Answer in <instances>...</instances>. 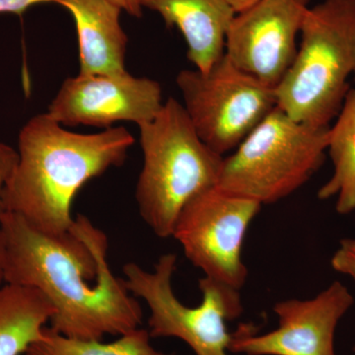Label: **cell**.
Masks as SVG:
<instances>
[{
  "label": "cell",
  "mask_w": 355,
  "mask_h": 355,
  "mask_svg": "<svg viewBox=\"0 0 355 355\" xmlns=\"http://www.w3.org/2000/svg\"><path fill=\"white\" fill-rule=\"evenodd\" d=\"M4 270H6V244H4L3 233L0 226V288L6 284Z\"/></svg>",
  "instance_id": "44dd1931"
},
{
  "label": "cell",
  "mask_w": 355,
  "mask_h": 355,
  "mask_svg": "<svg viewBox=\"0 0 355 355\" xmlns=\"http://www.w3.org/2000/svg\"><path fill=\"white\" fill-rule=\"evenodd\" d=\"M6 284L37 289L55 308L53 331L76 340H102L137 330L144 312L125 279L107 261L108 236L78 214L69 231L41 232L10 212L0 216Z\"/></svg>",
  "instance_id": "6da1fadb"
},
{
  "label": "cell",
  "mask_w": 355,
  "mask_h": 355,
  "mask_svg": "<svg viewBox=\"0 0 355 355\" xmlns=\"http://www.w3.org/2000/svg\"><path fill=\"white\" fill-rule=\"evenodd\" d=\"M354 299L342 282L307 300L288 299L273 307L279 328L257 335L253 324H240L231 334L229 352L246 355H336V327Z\"/></svg>",
  "instance_id": "9c48e42d"
},
{
  "label": "cell",
  "mask_w": 355,
  "mask_h": 355,
  "mask_svg": "<svg viewBox=\"0 0 355 355\" xmlns=\"http://www.w3.org/2000/svg\"><path fill=\"white\" fill-rule=\"evenodd\" d=\"M157 81L120 76H77L64 80L48 114L62 125L112 128L116 121L137 125L153 121L162 108Z\"/></svg>",
  "instance_id": "8fae6325"
},
{
  "label": "cell",
  "mask_w": 355,
  "mask_h": 355,
  "mask_svg": "<svg viewBox=\"0 0 355 355\" xmlns=\"http://www.w3.org/2000/svg\"><path fill=\"white\" fill-rule=\"evenodd\" d=\"M310 0H259L236 13L225 40L226 57L242 71L277 88L297 53Z\"/></svg>",
  "instance_id": "30bf717a"
},
{
  "label": "cell",
  "mask_w": 355,
  "mask_h": 355,
  "mask_svg": "<svg viewBox=\"0 0 355 355\" xmlns=\"http://www.w3.org/2000/svg\"><path fill=\"white\" fill-rule=\"evenodd\" d=\"M53 314V304L37 289L4 284L0 288V355H25Z\"/></svg>",
  "instance_id": "5bb4252c"
},
{
  "label": "cell",
  "mask_w": 355,
  "mask_h": 355,
  "mask_svg": "<svg viewBox=\"0 0 355 355\" xmlns=\"http://www.w3.org/2000/svg\"><path fill=\"white\" fill-rule=\"evenodd\" d=\"M112 3L120 7L121 10H125L133 17H141L142 7L140 6L139 0H109Z\"/></svg>",
  "instance_id": "ffe728a7"
},
{
  "label": "cell",
  "mask_w": 355,
  "mask_h": 355,
  "mask_svg": "<svg viewBox=\"0 0 355 355\" xmlns=\"http://www.w3.org/2000/svg\"><path fill=\"white\" fill-rule=\"evenodd\" d=\"M331 268L355 282V238H345L331 257Z\"/></svg>",
  "instance_id": "e0dca14e"
},
{
  "label": "cell",
  "mask_w": 355,
  "mask_h": 355,
  "mask_svg": "<svg viewBox=\"0 0 355 355\" xmlns=\"http://www.w3.org/2000/svg\"><path fill=\"white\" fill-rule=\"evenodd\" d=\"M139 132L144 158L135 190L139 214L157 237H172L184 205L217 186L224 157L200 139L174 98L139 125Z\"/></svg>",
  "instance_id": "3957f363"
},
{
  "label": "cell",
  "mask_w": 355,
  "mask_h": 355,
  "mask_svg": "<svg viewBox=\"0 0 355 355\" xmlns=\"http://www.w3.org/2000/svg\"><path fill=\"white\" fill-rule=\"evenodd\" d=\"M300 34L294 62L275 89L277 107L298 123L330 127L355 69V0L309 7Z\"/></svg>",
  "instance_id": "277c9868"
},
{
  "label": "cell",
  "mask_w": 355,
  "mask_h": 355,
  "mask_svg": "<svg viewBox=\"0 0 355 355\" xmlns=\"http://www.w3.org/2000/svg\"><path fill=\"white\" fill-rule=\"evenodd\" d=\"M133 144L125 128L83 135L65 130L48 113L33 116L18 137L19 158L4 188V212L46 234L67 232L76 193L93 178L123 165Z\"/></svg>",
  "instance_id": "7a4b0ae2"
},
{
  "label": "cell",
  "mask_w": 355,
  "mask_h": 355,
  "mask_svg": "<svg viewBox=\"0 0 355 355\" xmlns=\"http://www.w3.org/2000/svg\"><path fill=\"white\" fill-rule=\"evenodd\" d=\"M176 81L193 128L219 155L237 148L277 107L275 89L238 69L225 53L207 71L182 70Z\"/></svg>",
  "instance_id": "52a82bcc"
},
{
  "label": "cell",
  "mask_w": 355,
  "mask_h": 355,
  "mask_svg": "<svg viewBox=\"0 0 355 355\" xmlns=\"http://www.w3.org/2000/svg\"><path fill=\"white\" fill-rule=\"evenodd\" d=\"M354 73L355 74V69H354Z\"/></svg>",
  "instance_id": "cb8c5ba5"
},
{
  "label": "cell",
  "mask_w": 355,
  "mask_h": 355,
  "mask_svg": "<svg viewBox=\"0 0 355 355\" xmlns=\"http://www.w3.org/2000/svg\"><path fill=\"white\" fill-rule=\"evenodd\" d=\"M150 338L148 331L139 328L112 343L76 340L46 327L43 335L25 355H170L154 349Z\"/></svg>",
  "instance_id": "2e32d148"
},
{
  "label": "cell",
  "mask_w": 355,
  "mask_h": 355,
  "mask_svg": "<svg viewBox=\"0 0 355 355\" xmlns=\"http://www.w3.org/2000/svg\"><path fill=\"white\" fill-rule=\"evenodd\" d=\"M236 13L245 10L248 7L253 6L259 0H227Z\"/></svg>",
  "instance_id": "7402d4cb"
},
{
  "label": "cell",
  "mask_w": 355,
  "mask_h": 355,
  "mask_svg": "<svg viewBox=\"0 0 355 355\" xmlns=\"http://www.w3.org/2000/svg\"><path fill=\"white\" fill-rule=\"evenodd\" d=\"M139 4L182 33L196 69L207 71L224 55L226 34L236 14L227 0H139Z\"/></svg>",
  "instance_id": "4fadbf2b"
},
{
  "label": "cell",
  "mask_w": 355,
  "mask_h": 355,
  "mask_svg": "<svg viewBox=\"0 0 355 355\" xmlns=\"http://www.w3.org/2000/svg\"><path fill=\"white\" fill-rule=\"evenodd\" d=\"M261 209L256 200L214 187L184 205L172 237L205 277L240 291L248 277L242 247L248 228Z\"/></svg>",
  "instance_id": "ba28073f"
},
{
  "label": "cell",
  "mask_w": 355,
  "mask_h": 355,
  "mask_svg": "<svg viewBox=\"0 0 355 355\" xmlns=\"http://www.w3.org/2000/svg\"><path fill=\"white\" fill-rule=\"evenodd\" d=\"M44 2H55V0H0V14L22 15L30 7Z\"/></svg>",
  "instance_id": "d6986e66"
},
{
  "label": "cell",
  "mask_w": 355,
  "mask_h": 355,
  "mask_svg": "<svg viewBox=\"0 0 355 355\" xmlns=\"http://www.w3.org/2000/svg\"><path fill=\"white\" fill-rule=\"evenodd\" d=\"M354 355H355V347H354Z\"/></svg>",
  "instance_id": "603a6c76"
},
{
  "label": "cell",
  "mask_w": 355,
  "mask_h": 355,
  "mask_svg": "<svg viewBox=\"0 0 355 355\" xmlns=\"http://www.w3.org/2000/svg\"><path fill=\"white\" fill-rule=\"evenodd\" d=\"M18 151L8 144L0 142V216L3 214V191L9 178L15 169L17 165Z\"/></svg>",
  "instance_id": "ac0fdd59"
},
{
  "label": "cell",
  "mask_w": 355,
  "mask_h": 355,
  "mask_svg": "<svg viewBox=\"0 0 355 355\" xmlns=\"http://www.w3.org/2000/svg\"><path fill=\"white\" fill-rule=\"evenodd\" d=\"M76 21L79 76L125 73L128 36L121 28V9L109 0H55Z\"/></svg>",
  "instance_id": "7c38bea8"
},
{
  "label": "cell",
  "mask_w": 355,
  "mask_h": 355,
  "mask_svg": "<svg viewBox=\"0 0 355 355\" xmlns=\"http://www.w3.org/2000/svg\"><path fill=\"white\" fill-rule=\"evenodd\" d=\"M330 127H311L275 107L223 158L217 188L270 205L297 191L322 167Z\"/></svg>",
  "instance_id": "5b68a950"
},
{
  "label": "cell",
  "mask_w": 355,
  "mask_h": 355,
  "mask_svg": "<svg viewBox=\"0 0 355 355\" xmlns=\"http://www.w3.org/2000/svg\"><path fill=\"white\" fill-rule=\"evenodd\" d=\"M177 256L162 254L147 272L135 263L123 266L125 286L135 297L144 299L150 310L151 338H178L196 355H229L231 334L226 322L243 313L239 291L210 277L198 280L202 300L197 307L184 305L175 295L172 279Z\"/></svg>",
  "instance_id": "8992f818"
},
{
  "label": "cell",
  "mask_w": 355,
  "mask_h": 355,
  "mask_svg": "<svg viewBox=\"0 0 355 355\" xmlns=\"http://www.w3.org/2000/svg\"><path fill=\"white\" fill-rule=\"evenodd\" d=\"M336 116L327 149L333 161V176L318 191V198L336 197V212L345 216L355 211V89L345 96Z\"/></svg>",
  "instance_id": "9a60e30c"
}]
</instances>
